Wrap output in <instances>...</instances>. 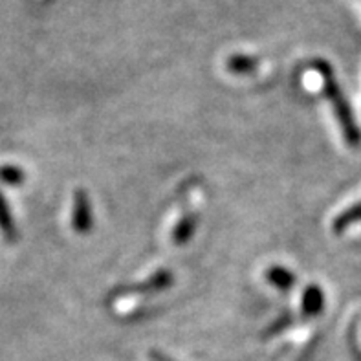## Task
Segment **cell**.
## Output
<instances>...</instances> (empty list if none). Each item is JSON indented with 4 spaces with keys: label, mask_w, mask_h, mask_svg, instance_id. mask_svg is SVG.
Here are the masks:
<instances>
[{
    "label": "cell",
    "mask_w": 361,
    "mask_h": 361,
    "mask_svg": "<svg viewBox=\"0 0 361 361\" xmlns=\"http://www.w3.org/2000/svg\"><path fill=\"white\" fill-rule=\"evenodd\" d=\"M226 68L228 72L237 73V75H246V73H253L257 72L259 68V61L252 55H244V54H237L228 57L226 61Z\"/></svg>",
    "instance_id": "cell-7"
},
{
    "label": "cell",
    "mask_w": 361,
    "mask_h": 361,
    "mask_svg": "<svg viewBox=\"0 0 361 361\" xmlns=\"http://www.w3.org/2000/svg\"><path fill=\"white\" fill-rule=\"evenodd\" d=\"M266 279L270 284H274L275 288L283 290V292L293 290V286L298 283V277L293 275V271H290L284 266H270L266 271Z\"/></svg>",
    "instance_id": "cell-6"
},
{
    "label": "cell",
    "mask_w": 361,
    "mask_h": 361,
    "mask_svg": "<svg viewBox=\"0 0 361 361\" xmlns=\"http://www.w3.org/2000/svg\"><path fill=\"white\" fill-rule=\"evenodd\" d=\"M314 70L323 78L325 96L330 101V105H332L339 128H341V133L345 136V142L350 147H357L361 143V133L356 125V119H354L353 109L348 105L343 90L339 88L338 81L334 78V72L330 68V64L326 61H314Z\"/></svg>",
    "instance_id": "cell-1"
},
{
    "label": "cell",
    "mask_w": 361,
    "mask_h": 361,
    "mask_svg": "<svg viewBox=\"0 0 361 361\" xmlns=\"http://www.w3.org/2000/svg\"><path fill=\"white\" fill-rule=\"evenodd\" d=\"M149 357H151V361H176V360H173V357L167 356V354L160 353V350H151Z\"/></svg>",
    "instance_id": "cell-12"
},
{
    "label": "cell",
    "mask_w": 361,
    "mask_h": 361,
    "mask_svg": "<svg viewBox=\"0 0 361 361\" xmlns=\"http://www.w3.org/2000/svg\"><path fill=\"white\" fill-rule=\"evenodd\" d=\"M325 308V293L317 284H310L302 292L301 301V317L302 319H314Z\"/></svg>",
    "instance_id": "cell-4"
},
{
    "label": "cell",
    "mask_w": 361,
    "mask_h": 361,
    "mask_svg": "<svg viewBox=\"0 0 361 361\" xmlns=\"http://www.w3.org/2000/svg\"><path fill=\"white\" fill-rule=\"evenodd\" d=\"M0 182L6 185H20L24 182V171L17 165H2L0 167Z\"/></svg>",
    "instance_id": "cell-10"
},
{
    "label": "cell",
    "mask_w": 361,
    "mask_h": 361,
    "mask_svg": "<svg viewBox=\"0 0 361 361\" xmlns=\"http://www.w3.org/2000/svg\"><path fill=\"white\" fill-rule=\"evenodd\" d=\"M0 233L8 243H13L17 238V228H15V220L8 204H6L2 192H0Z\"/></svg>",
    "instance_id": "cell-8"
},
{
    "label": "cell",
    "mask_w": 361,
    "mask_h": 361,
    "mask_svg": "<svg viewBox=\"0 0 361 361\" xmlns=\"http://www.w3.org/2000/svg\"><path fill=\"white\" fill-rule=\"evenodd\" d=\"M174 283V274L169 268H161V270L154 271V274L145 281L134 284H121L118 288L110 292V299H119L125 295H149V293H160L169 290Z\"/></svg>",
    "instance_id": "cell-2"
},
{
    "label": "cell",
    "mask_w": 361,
    "mask_h": 361,
    "mask_svg": "<svg viewBox=\"0 0 361 361\" xmlns=\"http://www.w3.org/2000/svg\"><path fill=\"white\" fill-rule=\"evenodd\" d=\"M72 226L75 233L87 235L94 226V213H92V202L85 189H78L73 192V209H72Z\"/></svg>",
    "instance_id": "cell-3"
},
{
    "label": "cell",
    "mask_w": 361,
    "mask_h": 361,
    "mask_svg": "<svg viewBox=\"0 0 361 361\" xmlns=\"http://www.w3.org/2000/svg\"><path fill=\"white\" fill-rule=\"evenodd\" d=\"M198 228V216L195 213H185L182 219L176 222L173 229V235H171V240H173L174 246H185V244L195 237Z\"/></svg>",
    "instance_id": "cell-5"
},
{
    "label": "cell",
    "mask_w": 361,
    "mask_h": 361,
    "mask_svg": "<svg viewBox=\"0 0 361 361\" xmlns=\"http://www.w3.org/2000/svg\"><path fill=\"white\" fill-rule=\"evenodd\" d=\"M356 222H361V202L360 204H356V206L348 207L347 211H343L341 215L338 216V219L334 220V233H343L345 229H348L353 224H356Z\"/></svg>",
    "instance_id": "cell-9"
},
{
    "label": "cell",
    "mask_w": 361,
    "mask_h": 361,
    "mask_svg": "<svg viewBox=\"0 0 361 361\" xmlns=\"http://www.w3.org/2000/svg\"><path fill=\"white\" fill-rule=\"evenodd\" d=\"M293 323H295V319H293L292 314H290V312H284L279 319L271 323L270 329H268V332H266V338H270V336H275V334H281V332H284V330H288Z\"/></svg>",
    "instance_id": "cell-11"
}]
</instances>
